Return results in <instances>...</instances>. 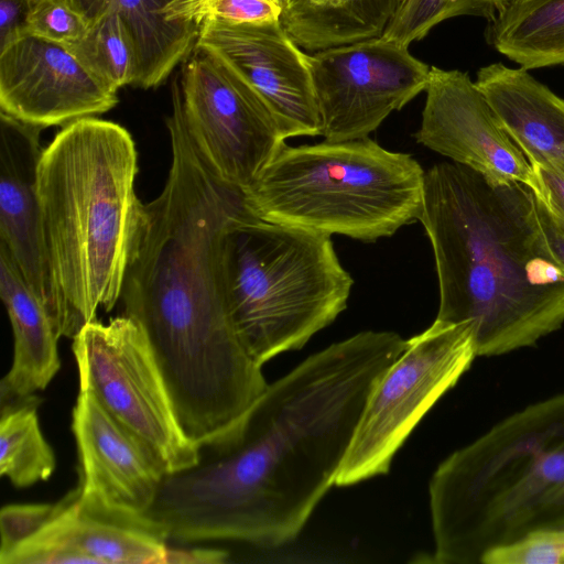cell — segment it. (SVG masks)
<instances>
[{
  "label": "cell",
  "instance_id": "6da1fadb",
  "mask_svg": "<svg viewBox=\"0 0 564 564\" xmlns=\"http://www.w3.org/2000/svg\"><path fill=\"white\" fill-rule=\"evenodd\" d=\"M406 341L364 330L269 384L235 438L207 463L169 474L148 517L167 539L292 541L335 485L368 395Z\"/></svg>",
  "mask_w": 564,
  "mask_h": 564
},
{
  "label": "cell",
  "instance_id": "7a4b0ae2",
  "mask_svg": "<svg viewBox=\"0 0 564 564\" xmlns=\"http://www.w3.org/2000/svg\"><path fill=\"white\" fill-rule=\"evenodd\" d=\"M171 93V167L145 204L120 301L148 336L185 433L214 447L269 386L235 330L223 281L224 235L250 209L243 191L221 181L196 148L177 82Z\"/></svg>",
  "mask_w": 564,
  "mask_h": 564
},
{
  "label": "cell",
  "instance_id": "3957f363",
  "mask_svg": "<svg viewBox=\"0 0 564 564\" xmlns=\"http://www.w3.org/2000/svg\"><path fill=\"white\" fill-rule=\"evenodd\" d=\"M419 220L437 273L435 319L468 323L477 356L533 346L562 327L564 271L529 185L441 162L425 172Z\"/></svg>",
  "mask_w": 564,
  "mask_h": 564
},
{
  "label": "cell",
  "instance_id": "277c9868",
  "mask_svg": "<svg viewBox=\"0 0 564 564\" xmlns=\"http://www.w3.org/2000/svg\"><path fill=\"white\" fill-rule=\"evenodd\" d=\"M128 130L96 117L72 122L43 150L37 194L51 263L75 336L121 297L144 218ZM74 336V337H75Z\"/></svg>",
  "mask_w": 564,
  "mask_h": 564
},
{
  "label": "cell",
  "instance_id": "5b68a950",
  "mask_svg": "<svg viewBox=\"0 0 564 564\" xmlns=\"http://www.w3.org/2000/svg\"><path fill=\"white\" fill-rule=\"evenodd\" d=\"M432 562L475 564L528 535L564 529V393L525 406L433 474Z\"/></svg>",
  "mask_w": 564,
  "mask_h": 564
},
{
  "label": "cell",
  "instance_id": "8992f818",
  "mask_svg": "<svg viewBox=\"0 0 564 564\" xmlns=\"http://www.w3.org/2000/svg\"><path fill=\"white\" fill-rule=\"evenodd\" d=\"M424 176L411 154L369 137L284 143L243 193L264 221L373 242L419 220Z\"/></svg>",
  "mask_w": 564,
  "mask_h": 564
},
{
  "label": "cell",
  "instance_id": "52a82bcc",
  "mask_svg": "<svg viewBox=\"0 0 564 564\" xmlns=\"http://www.w3.org/2000/svg\"><path fill=\"white\" fill-rule=\"evenodd\" d=\"M221 264L230 319L260 366L330 325L347 308L354 284L332 236L251 212L227 228Z\"/></svg>",
  "mask_w": 564,
  "mask_h": 564
},
{
  "label": "cell",
  "instance_id": "ba28073f",
  "mask_svg": "<svg viewBox=\"0 0 564 564\" xmlns=\"http://www.w3.org/2000/svg\"><path fill=\"white\" fill-rule=\"evenodd\" d=\"M79 390L91 393L160 459L167 475L196 466L200 448L185 433L142 326L122 315L85 324L73 338Z\"/></svg>",
  "mask_w": 564,
  "mask_h": 564
},
{
  "label": "cell",
  "instance_id": "9c48e42d",
  "mask_svg": "<svg viewBox=\"0 0 564 564\" xmlns=\"http://www.w3.org/2000/svg\"><path fill=\"white\" fill-rule=\"evenodd\" d=\"M477 357L468 323L435 319L406 340L372 387L335 485L351 486L389 471L393 456L430 409Z\"/></svg>",
  "mask_w": 564,
  "mask_h": 564
},
{
  "label": "cell",
  "instance_id": "30bf717a",
  "mask_svg": "<svg viewBox=\"0 0 564 564\" xmlns=\"http://www.w3.org/2000/svg\"><path fill=\"white\" fill-rule=\"evenodd\" d=\"M186 128L225 183L246 191L285 143L259 93L213 51L196 45L177 75Z\"/></svg>",
  "mask_w": 564,
  "mask_h": 564
},
{
  "label": "cell",
  "instance_id": "8fae6325",
  "mask_svg": "<svg viewBox=\"0 0 564 564\" xmlns=\"http://www.w3.org/2000/svg\"><path fill=\"white\" fill-rule=\"evenodd\" d=\"M307 62L328 141L369 137L426 89L431 69L409 46L382 35L316 51Z\"/></svg>",
  "mask_w": 564,
  "mask_h": 564
},
{
  "label": "cell",
  "instance_id": "7c38bea8",
  "mask_svg": "<svg viewBox=\"0 0 564 564\" xmlns=\"http://www.w3.org/2000/svg\"><path fill=\"white\" fill-rule=\"evenodd\" d=\"M163 528L145 513L110 506L74 488L43 527L0 557L1 564H163Z\"/></svg>",
  "mask_w": 564,
  "mask_h": 564
},
{
  "label": "cell",
  "instance_id": "4fadbf2b",
  "mask_svg": "<svg viewBox=\"0 0 564 564\" xmlns=\"http://www.w3.org/2000/svg\"><path fill=\"white\" fill-rule=\"evenodd\" d=\"M64 44L28 34L0 51V109L45 129L96 117L118 104Z\"/></svg>",
  "mask_w": 564,
  "mask_h": 564
},
{
  "label": "cell",
  "instance_id": "5bb4252c",
  "mask_svg": "<svg viewBox=\"0 0 564 564\" xmlns=\"http://www.w3.org/2000/svg\"><path fill=\"white\" fill-rule=\"evenodd\" d=\"M196 45L219 55L259 93L285 140L321 135L308 54L289 35L281 20H205Z\"/></svg>",
  "mask_w": 564,
  "mask_h": 564
},
{
  "label": "cell",
  "instance_id": "9a60e30c",
  "mask_svg": "<svg viewBox=\"0 0 564 564\" xmlns=\"http://www.w3.org/2000/svg\"><path fill=\"white\" fill-rule=\"evenodd\" d=\"M417 143L497 181L536 191L533 167L468 73L432 66Z\"/></svg>",
  "mask_w": 564,
  "mask_h": 564
},
{
  "label": "cell",
  "instance_id": "2e32d148",
  "mask_svg": "<svg viewBox=\"0 0 564 564\" xmlns=\"http://www.w3.org/2000/svg\"><path fill=\"white\" fill-rule=\"evenodd\" d=\"M41 131L0 115V248L42 302L59 336L74 338L52 268L37 194V170L44 150Z\"/></svg>",
  "mask_w": 564,
  "mask_h": 564
},
{
  "label": "cell",
  "instance_id": "e0dca14e",
  "mask_svg": "<svg viewBox=\"0 0 564 564\" xmlns=\"http://www.w3.org/2000/svg\"><path fill=\"white\" fill-rule=\"evenodd\" d=\"M72 430L78 454L80 495L145 513L167 475L158 456L87 391L79 390Z\"/></svg>",
  "mask_w": 564,
  "mask_h": 564
},
{
  "label": "cell",
  "instance_id": "ac0fdd59",
  "mask_svg": "<svg viewBox=\"0 0 564 564\" xmlns=\"http://www.w3.org/2000/svg\"><path fill=\"white\" fill-rule=\"evenodd\" d=\"M475 83L529 162L564 173V98L502 63L479 68Z\"/></svg>",
  "mask_w": 564,
  "mask_h": 564
},
{
  "label": "cell",
  "instance_id": "d6986e66",
  "mask_svg": "<svg viewBox=\"0 0 564 564\" xmlns=\"http://www.w3.org/2000/svg\"><path fill=\"white\" fill-rule=\"evenodd\" d=\"M0 295L13 332V361L0 384L1 399L44 390L61 368V337L48 312L0 248Z\"/></svg>",
  "mask_w": 564,
  "mask_h": 564
},
{
  "label": "cell",
  "instance_id": "ffe728a7",
  "mask_svg": "<svg viewBox=\"0 0 564 564\" xmlns=\"http://www.w3.org/2000/svg\"><path fill=\"white\" fill-rule=\"evenodd\" d=\"M133 43L134 87L163 84L195 48L204 23L203 0H110Z\"/></svg>",
  "mask_w": 564,
  "mask_h": 564
},
{
  "label": "cell",
  "instance_id": "44dd1931",
  "mask_svg": "<svg viewBox=\"0 0 564 564\" xmlns=\"http://www.w3.org/2000/svg\"><path fill=\"white\" fill-rule=\"evenodd\" d=\"M399 0H285L281 23L306 51L381 36Z\"/></svg>",
  "mask_w": 564,
  "mask_h": 564
},
{
  "label": "cell",
  "instance_id": "7402d4cb",
  "mask_svg": "<svg viewBox=\"0 0 564 564\" xmlns=\"http://www.w3.org/2000/svg\"><path fill=\"white\" fill-rule=\"evenodd\" d=\"M488 43L524 69L564 65V0L508 3L488 22Z\"/></svg>",
  "mask_w": 564,
  "mask_h": 564
},
{
  "label": "cell",
  "instance_id": "603a6c76",
  "mask_svg": "<svg viewBox=\"0 0 564 564\" xmlns=\"http://www.w3.org/2000/svg\"><path fill=\"white\" fill-rule=\"evenodd\" d=\"M34 395L1 399L0 474L18 488L46 480L55 470V455L39 422Z\"/></svg>",
  "mask_w": 564,
  "mask_h": 564
},
{
  "label": "cell",
  "instance_id": "cb8c5ba5",
  "mask_svg": "<svg viewBox=\"0 0 564 564\" xmlns=\"http://www.w3.org/2000/svg\"><path fill=\"white\" fill-rule=\"evenodd\" d=\"M78 61L101 83L118 91L127 85H134L137 57L133 43L119 14L108 10L85 34L66 45Z\"/></svg>",
  "mask_w": 564,
  "mask_h": 564
},
{
  "label": "cell",
  "instance_id": "d4e9b609",
  "mask_svg": "<svg viewBox=\"0 0 564 564\" xmlns=\"http://www.w3.org/2000/svg\"><path fill=\"white\" fill-rule=\"evenodd\" d=\"M507 6L508 0H399L382 36L410 46L445 20L473 15L490 22Z\"/></svg>",
  "mask_w": 564,
  "mask_h": 564
},
{
  "label": "cell",
  "instance_id": "484cf974",
  "mask_svg": "<svg viewBox=\"0 0 564 564\" xmlns=\"http://www.w3.org/2000/svg\"><path fill=\"white\" fill-rule=\"evenodd\" d=\"M88 28L73 0H29L28 34L70 45Z\"/></svg>",
  "mask_w": 564,
  "mask_h": 564
},
{
  "label": "cell",
  "instance_id": "4316f807",
  "mask_svg": "<svg viewBox=\"0 0 564 564\" xmlns=\"http://www.w3.org/2000/svg\"><path fill=\"white\" fill-rule=\"evenodd\" d=\"M482 564L564 563V529L535 532L488 552Z\"/></svg>",
  "mask_w": 564,
  "mask_h": 564
},
{
  "label": "cell",
  "instance_id": "83f0119b",
  "mask_svg": "<svg viewBox=\"0 0 564 564\" xmlns=\"http://www.w3.org/2000/svg\"><path fill=\"white\" fill-rule=\"evenodd\" d=\"M54 503L7 505L0 512V557L37 532L50 518Z\"/></svg>",
  "mask_w": 564,
  "mask_h": 564
},
{
  "label": "cell",
  "instance_id": "f1b7e54d",
  "mask_svg": "<svg viewBox=\"0 0 564 564\" xmlns=\"http://www.w3.org/2000/svg\"><path fill=\"white\" fill-rule=\"evenodd\" d=\"M283 8L275 0H203L205 20L254 23L280 20Z\"/></svg>",
  "mask_w": 564,
  "mask_h": 564
},
{
  "label": "cell",
  "instance_id": "f546056e",
  "mask_svg": "<svg viewBox=\"0 0 564 564\" xmlns=\"http://www.w3.org/2000/svg\"><path fill=\"white\" fill-rule=\"evenodd\" d=\"M29 0H0V51L28 35Z\"/></svg>",
  "mask_w": 564,
  "mask_h": 564
},
{
  "label": "cell",
  "instance_id": "4dcf8cb0",
  "mask_svg": "<svg viewBox=\"0 0 564 564\" xmlns=\"http://www.w3.org/2000/svg\"><path fill=\"white\" fill-rule=\"evenodd\" d=\"M536 177V191L547 207L564 219V173L531 164Z\"/></svg>",
  "mask_w": 564,
  "mask_h": 564
},
{
  "label": "cell",
  "instance_id": "1f68e13d",
  "mask_svg": "<svg viewBox=\"0 0 564 564\" xmlns=\"http://www.w3.org/2000/svg\"><path fill=\"white\" fill-rule=\"evenodd\" d=\"M535 196L543 237L554 260L564 271V219L554 214L539 195Z\"/></svg>",
  "mask_w": 564,
  "mask_h": 564
},
{
  "label": "cell",
  "instance_id": "d6a6232c",
  "mask_svg": "<svg viewBox=\"0 0 564 564\" xmlns=\"http://www.w3.org/2000/svg\"><path fill=\"white\" fill-rule=\"evenodd\" d=\"M228 552L219 549H169L166 563L178 564H207L224 563L228 560Z\"/></svg>",
  "mask_w": 564,
  "mask_h": 564
},
{
  "label": "cell",
  "instance_id": "836d02e7",
  "mask_svg": "<svg viewBox=\"0 0 564 564\" xmlns=\"http://www.w3.org/2000/svg\"><path fill=\"white\" fill-rule=\"evenodd\" d=\"M89 24L98 20L109 8L110 0H73Z\"/></svg>",
  "mask_w": 564,
  "mask_h": 564
},
{
  "label": "cell",
  "instance_id": "e575fe53",
  "mask_svg": "<svg viewBox=\"0 0 564 564\" xmlns=\"http://www.w3.org/2000/svg\"><path fill=\"white\" fill-rule=\"evenodd\" d=\"M279 4L282 6V8L284 7V3H285V0H275Z\"/></svg>",
  "mask_w": 564,
  "mask_h": 564
}]
</instances>
